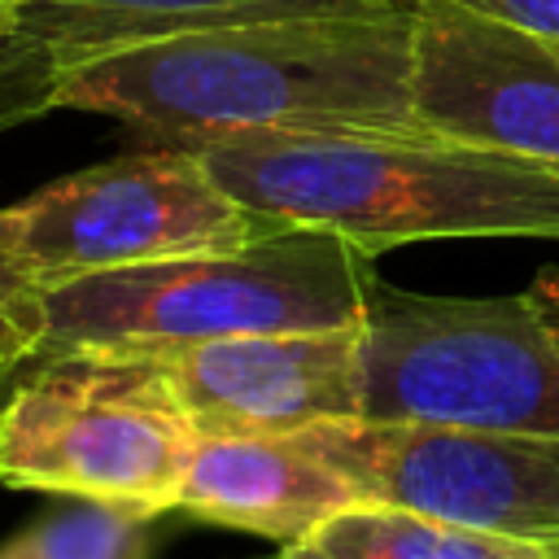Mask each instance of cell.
<instances>
[{"mask_svg": "<svg viewBox=\"0 0 559 559\" xmlns=\"http://www.w3.org/2000/svg\"><path fill=\"white\" fill-rule=\"evenodd\" d=\"M314 537L336 559H555V550L537 542L367 498L332 515Z\"/></svg>", "mask_w": 559, "mask_h": 559, "instance_id": "7c38bea8", "label": "cell"}, {"mask_svg": "<svg viewBox=\"0 0 559 559\" xmlns=\"http://www.w3.org/2000/svg\"><path fill=\"white\" fill-rule=\"evenodd\" d=\"M550 550H555V559H559V546H550Z\"/></svg>", "mask_w": 559, "mask_h": 559, "instance_id": "d6986e66", "label": "cell"}, {"mask_svg": "<svg viewBox=\"0 0 559 559\" xmlns=\"http://www.w3.org/2000/svg\"><path fill=\"white\" fill-rule=\"evenodd\" d=\"M192 428L301 432L362 419V323L122 349Z\"/></svg>", "mask_w": 559, "mask_h": 559, "instance_id": "9c48e42d", "label": "cell"}, {"mask_svg": "<svg viewBox=\"0 0 559 559\" xmlns=\"http://www.w3.org/2000/svg\"><path fill=\"white\" fill-rule=\"evenodd\" d=\"M192 432L131 354H35L0 402V485L162 515Z\"/></svg>", "mask_w": 559, "mask_h": 559, "instance_id": "5b68a950", "label": "cell"}, {"mask_svg": "<svg viewBox=\"0 0 559 559\" xmlns=\"http://www.w3.org/2000/svg\"><path fill=\"white\" fill-rule=\"evenodd\" d=\"M389 0H13L0 31V131L57 109L66 74L188 31Z\"/></svg>", "mask_w": 559, "mask_h": 559, "instance_id": "30bf717a", "label": "cell"}, {"mask_svg": "<svg viewBox=\"0 0 559 559\" xmlns=\"http://www.w3.org/2000/svg\"><path fill=\"white\" fill-rule=\"evenodd\" d=\"M354 502L362 493L293 432L245 428H197L175 493V511L192 520L262 533L284 546L314 537Z\"/></svg>", "mask_w": 559, "mask_h": 559, "instance_id": "8fae6325", "label": "cell"}, {"mask_svg": "<svg viewBox=\"0 0 559 559\" xmlns=\"http://www.w3.org/2000/svg\"><path fill=\"white\" fill-rule=\"evenodd\" d=\"M293 437L367 502L559 546V437L411 419H328Z\"/></svg>", "mask_w": 559, "mask_h": 559, "instance_id": "52a82bcc", "label": "cell"}, {"mask_svg": "<svg viewBox=\"0 0 559 559\" xmlns=\"http://www.w3.org/2000/svg\"><path fill=\"white\" fill-rule=\"evenodd\" d=\"M266 227H319L371 258L406 240H559V162L428 131H231L175 140Z\"/></svg>", "mask_w": 559, "mask_h": 559, "instance_id": "7a4b0ae2", "label": "cell"}, {"mask_svg": "<svg viewBox=\"0 0 559 559\" xmlns=\"http://www.w3.org/2000/svg\"><path fill=\"white\" fill-rule=\"evenodd\" d=\"M9 13H13V0H0V31L9 26Z\"/></svg>", "mask_w": 559, "mask_h": 559, "instance_id": "ac0fdd59", "label": "cell"}, {"mask_svg": "<svg viewBox=\"0 0 559 559\" xmlns=\"http://www.w3.org/2000/svg\"><path fill=\"white\" fill-rule=\"evenodd\" d=\"M48 336V288L35 275L17 210H0V402Z\"/></svg>", "mask_w": 559, "mask_h": 559, "instance_id": "5bb4252c", "label": "cell"}, {"mask_svg": "<svg viewBox=\"0 0 559 559\" xmlns=\"http://www.w3.org/2000/svg\"><path fill=\"white\" fill-rule=\"evenodd\" d=\"M57 109L105 114L162 144L231 131H419L411 0L144 44L66 74Z\"/></svg>", "mask_w": 559, "mask_h": 559, "instance_id": "6da1fadb", "label": "cell"}, {"mask_svg": "<svg viewBox=\"0 0 559 559\" xmlns=\"http://www.w3.org/2000/svg\"><path fill=\"white\" fill-rule=\"evenodd\" d=\"M376 280V258L354 240L275 227L236 249L52 284L39 354L358 328Z\"/></svg>", "mask_w": 559, "mask_h": 559, "instance_id": "3957f363", "label": "cell"}, {"mask_svg": "<svg viewBox=\"0 0 559 559\" xmlns=\"http://www.w3.org/2000/svg\"><path fill=\"white\" fill-rule=\"evenodd\" d=\"M419 131L559 162V39L459 0H411Z\"/></svg>", "mask_w": 559, "mask_h": 559, "instance_id": "ba28073f", "label": "cell"}, {"mask_svg": "<svg viewBox=\"0 0 559 559\" xmlns=\"http://www.w3.org/2000/svg\"><path fill=\"white\" fill-rule=\"evenodd\" d=\"M153 520L157 515L135 507L74 498V507L52 511L9 537L0 559H157Z\"/></svg>", "mask_w": 559, "mask_h": 559, "instance_id": "4fadbf2b", "label": "cell"}, {"mask_svg": "<svg viewBox=\"0 0 559 559\" xmlns=\"http://www.w3.org/2000/svg\"><path fill=\"white\" fill-rule=\"evenodd\" d=\"M13 210L44 288L96 271L236 249L275 231L179 144L74 170Z\"/></svg>", "mask_w": 559, "mask_h": 559, "instance_id": "8992f818", "label": "cell"}, {"mask_svg": "<svg viewBox=\"0 0 559 559\" xmlns=\"http://www.w3.org/2000/svg\"><path fill=\"white\" fill-rule=\"evenodd\" d=\"M280 559H336L319 537H301V542H288L284 550H280Z\"/></svg>", "mask_w": 559, "mask_h": 559, "instance_id": "e0dca14e", "label": "cell"}, {"mask_svg": "<svg viewBox=\"0 0 559 559\" xmlns=\"http://www.w3.org/2000/svg\"><path fill=\"white\" fill-rule=\"evenodd\" d=\"M480 13H493L502 22H515L524 31H537L546 39H559V0H459Z\"/></svg>", "mask_w": 559, "mask_h": 559, "instance_id": "9a60e30c", "label": "cell"}, {"mask_svg": "<svg viewBox=\"0 0 559 559\" xmlns=\"http://www.w3.org/2000/svg\"><path fill=\"white\" fill-rule=\"evenodd\" d=\"M528 297H533L542 323L550 328V336L559 341V271H537V280L528 284Z\"/></svg>", "mask_w": 559, "mask_h": 559, "instance_id": "2e32d148", "label": "cell"}, {"mask_svg": "<svg viewBox=\"0 0 559 559\" xmlns=\"http://www.w3.org/2000/svg\"><path fill=\"white\" fill-rule=\"evenodd\" d=\"M362 419L559 437V341L528 293L424 297L376 280Z\"/></svg>", "mask_w": 559, "mask_h": 559, "instance_id": "277c9868", "label": "cell"}]
</instances>
